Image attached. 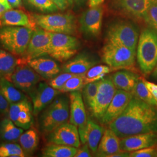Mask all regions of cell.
Listing matches in <instances>:
<instances>
[{"label":"cell","mask_w":157,"mask_h":157,"mask_svg":"<svg viewBox=\"0 0 157 157\" xmlns=\"http://www.w3.org/2000/svg\"><path fill=\"white\" fill-rule=\"evenodd\" d=\"M109 128L120 139L157 132V109L133 96L122 114L109 124Z\"/></svg>","instance_id":"6da1fadb"},{"label":"cell","mask_w":157,"mask_h":157,"mask_svg":"<svg viewBox=\"0 0 157 157\" xmlns=\"http://www.w3.org/2000/svg\"><path fill=\"white\" fill-rule=\"evenodd\" d=\"M139 67L144 76L151 74L157 63V31L143 29L139 36L136 50Z\"/></svg>","instance_id":"7a4b0ae2"},{"label":"cell","mask_w":157,"mask_h":157,"mask_svg":"<svg viewBox=\"0 0 157 157\" xmlns=\"http://www.w3.org/2000/svg\"><path fill=\"white\" fill-rule=\"evenodd\" d=\"M33 30L22 26L0 27V45L15 56L25 53Z\"/></svg>","instance_id":"3957f363"},{"label":"cell","mask_w":157,"mask_h":157,"mask_svg":"<svg viewBox=\"0 0 157 157\" xmlns=\"http://www.w3.org/2000/svg\"><path fill=\"white\" fill-rule=\"evenodd\" d=\"M69 101L65 97H59L52 101L43 112L40 118V128L50 133L69 118Z\"/></svg>","instance_id":"277c9868"},{"label":"cell","mask_w":157,"mask_h":157,"mask_svg":"<svg viewBox=\"0 0 157 157\" xmlns=\"http://www.w3.org/2000/svg\"><path fill=\"white\" fill-rule=\"evenodd\" d=\"M36 25L47 32L73 35L76 33V18L71 13L33 14Z\"/></svg>","instance_id":"5b68a950"},{"label":"cell","mask_w":157,"mask_h":157,"mask_svg":"<svg viewBox=\"0 0 157 157\" xmlns=\"http://www.w3.org/2000/svg\"><path fill=\"white\" fill-rule=\"evenodd\" d=\"M101 53L102 61L114 69L131 68L135 66L136 50L122 45L106 43Z\"/></svg>","instance_id":"8992f818"},{"label":"cell","mask_w":157,"mask_h":157,"mask_svg":"<svg viewBox=\"0 0 157 157\" xmlns=\"http://www.w3.org/2000/svg\"><path fill=\"white\" fill-rule=\"evenodd\" d=\"M139 38L138 29L130 23L121 21L112 24L107 30V43L136 50Z\"/></svg>","instance_id":"52a82bcc"},{"label":"cell","mask_w":157,"mask_h":157,"mask_svg":"<svg viewBox=\"0 0 157 157\" xmlns=\"http://www.w3.org/2000/svg\"><path fill=\"white\" fill-rule=\"evenodd\" d=\"M48 55L59 62L67 61L78 52L80 43L72 35L50 32Z\"/></svg>","instance_id":"ba28073f"},{"label":"cell","mask_w":157,"mask_h":157,"mask_svg":"<svg viewBox=\"0 0 157 157\" xmlns=\"http://www.w3.org/2000/svg\"><path fill=\"white\" fill-rule=\"evenodd\" d=\"M41 78L26 59H19L14 71L7 79L17 88L29 94L39 83Z\"/></svg>","instance_id":"9c48e42d"},{"label":"cell","mask_w":157,"mask_h":157,"mask_svg":"<svg viewBox=\"0 0 157 157\" xmlns=\"http://www.w3.org/2000/svg\"><path fill=\"white\" fill-rule=\"evenodd\" d=\"M117 90L111 76L104 77L100 80L97 93L90 109L94 118L101 121Z\"/></svg>","instance_id":"30bf717a"},{"label":"cell","mask_w":157,"mask_h":157,"mask_svg":"<svg viewBox=\"0 0 157 157\" xmlns=\"http://www.w3.org/2000/svg\"><path fill=\"white\" fill-rule=\"evenodd\" d=\"M50 43V32L41 28H36L33 30L28 48L25 52V59L29 61L34 58L48 55Z\"/></svg>","instance_id":"8fae6325"},{"label":"cell","mask_w":157,"mask_h":157,"mask_svg":"<svg viewBox=\"0 0 157 157\" xmlns=\"http://www.w3.org/2000/svg\"><path fill=\"white\" fill-rule=\"evenodd\" d=\"M50 143L78 148L80 140L78 127L71 123L62 124L50 133Z\"/></svg>","instance_id":"7c38bea8"},{"label":"cell","mask_w":157,"mask_h":157,"mask_svg":"<svg viewBox=\"0 0 157 157\" xmlns=\"http://www.w3.org/2000/svg\"><path fill=\"white\" fill-rule=\"evenodd\" d=\"M61 92L45 82H40L36 88L29 93L32 100L33 115H37L54 101Z\"/></svg>","instance_id":"4fadbf2b"},{"label":"cell","mask_w":157,"mask_h":157,"mask_svg":"<svg viewBox=\"0 0 157 157\" xmlns=\"http://www.w3.org/2000/svg\"><path fill=\"white\" fill-rule=\"evenodd\" d=\"M33 105L28 99L10 105L9 118L17 126L24 130L31 128L33 123Z\"/></svg>","instance_id":"5bb4252c"},{"label":"cell","mask_w":157,"mask_h":157,"mask_svg":"<svg viewBox=\"0 0 157 157\" xmlns=\"http://www.w3.org/2000/svg\"><path fill=\"white\" fill-rule=\"evenodd\" d=\"M102 17L103 10L101 6L90 7L80 18L82 31L92 37L98 36L101 32Z\"/></svg>","instance_id":"9a60e30c"},{"label":"cell","mask_w":157,"mask_h":157,"mask_svg":"<svg viewBox=\"0 0 157 157\" xmlns=\"http://www.w3.org/2000/svg\"><path fill=\"white\" fill-rule=\"evenodd\" d=\"M157 145V132H150L130 136L120 139L121 151L133 152Z\"/></svg>","instance_id":"2e32d148"},{"label":"cell","mask_w":157,"mask_h":157,"mask_svg":"<svg viewBox=\"0 0 157 157\" xmlns=\"http://www.w3.org/2000/svg\"><path fill=\"white\" fill-rule=\"evenodd\" d=\"M133 97V95L130 92L117 90L112 101L101 120V123L109 124L118 118L128 105Z\"/></svg>","instance_id":"e0dca14e"},{"label":"cell","mask_w":157,"mask_h":157,"mask_svg":"<svg viewBox=\"0 0 157 157\" xmlns=\"http://www.w3.org/2000/svg\"><path fill=\"white\" fill-rule=\"evenodd\" d=\"M157 0H113V6L124 14L143 19L148 9Z\"/></svg>","instance_id":"ac0fdd59"},{"label":"cell","mask_w":157,"mask_h":157,"mask_svg":"<svg viewBox=\"0 0 157 157\" xmlns=\"http://www.w3.org/2000/svg\"><path fill=\"white\" fill-rule=\"evenodd\" d=\"M80 140L83 144H87L93 154L96 153L104 129L91 119H87V123L83 126L78 128Z\"/></svg>","instance_id":"d6986e66"},{"label":"cell","mask_w":157,"mask_h":157,"mask_svg":"<svg viewBox=\"0 0 157 157\" xmlns=\"http://www.w3.org/2000/svg\"><path fill=\"white\" fill-rule=\"evenodd\" d=\"M37 26L32 16L19 10H8L0 19V27L22 26L34 30Z\"/></svg>","instance_id":"ffe728a7"},{"label":"cell","mask_w":157,"mask_h":157,"mask_svg":"<svg viewBox=\"0 0 157 157\" xmlns=\"http://www.w3.org/2000/svg\"><path fill=\"white\" fill-rule=\"evenodd\" d=\"M70 98L69 122L80 128L87 123L86 116L83 96L79 91L71 92Z\"/></svg>","instance_id":"44dd1931"},{"label":"cell","mask_w":157,"mask_h":157,"mask_svg":"<svg viewBox=\"0 0 157 157\" xmlns=\"http://www.w3.org/2000/svg\"><path fill=\"white\" fill-rule=\"evenodd\" d=\"M29 65L39 75L45 79H51L58 75L61 69L54 60L41 56L28 61Z\"/></svg>","instance_id":"7402d4cb"},{"label":"cell","mask_w":157,"mask_h":157,"mask_svg":"<svg viewBox=\"0 0 157 157\" xmlns=\"http://www.w3.org/2000/svg\"><path fill=\"white\" fill-rule=\"evenodd\" d=\"M120 138L111 129H105L101 137L95 156L111 157L112 155L121 151L119 146Z\"/></svg>","instance_id":"603a6c76"},{"label":"cell","mask_w":157,"mask_h":157,"mask_svg":"<svg viewBox=\"0 0 157 157\" xmlns=\"http://www.w3.org/2000/svg\"><path fill=\"white\" fill-rule=\"evenodd\" d=\"M97 62L86 54H79L66 62L62 67L64 72L74 75H84Z\"/></svg>","instance_id":"cb8c5ba5"},{"label":"cell","mask_w":157,"mask_h":157,"mask_svg":"<svg viewBox=\"0 0 157 157\" xmlns=\"http://www.w3.org/2000/svg\"><path fill=\"white\" fill-rule=\"evenodd\" d=\"M111 78L117 89L131 93L140 78V76L132 72L122 71L112 74Z\"/></svg>","instance_id":"d4e9b609"},{"label":"cell","mask_w":157,"mask_h":157,"mask_svg":"<svg viewBox=\"0 0 157 157\" xmlns=\"http://www.w3.org/2000/svg\"><path fill=\"white\" fill-rule=\"evenodd\" d=\"M0 91L11 104L24 100L28 99V97L6 78H0Z\"/></svg>","instance_id":"484cf974"},{"label":"cell","mask_w":157,"mask_h":157,"mask_svg":"<svg viewBox=\"0 0 157 157\" xmlns=\"http://www.w3.org/2000/svg\"><path fill=\"white\" fill-rule=\"evenodd\" d=\"M23 130L17 126L10 118H6L0 122V138L6 141H17L24 132Z\"/></svg>","instance_id":"4316f807"},{"label":"cell","mask_w":157,"mask_h":157,"mask_svg":"<svg viewBox=\"0 0 157 157\" xmlns=\"http://www.w3.org/2000/svg\"><path fill=\"white\" fill-rule=\"evenodd\" d=\"M18 141L23 150L28 155L37 149L39 144V136L36 129L30 128L23 133Z\"/></svg>","instance_id":"83f0119b"},{"label":"cell","mask_w":157,"mask_h":157,"mask_svg":"<svg viewBox=\"0 0 157 157\" xmlns=\"http://www.w3.org/2000/svg\"><path fill=\"white\" fill-rule=\"evenodd\" d=\"M19 60L11 52L0 49V78H8L14 71Z\"/></svg>","instance_id":"f1b7e54d"},{"label":"cell","mask_w":157,"mask_h":157,"mask_svg":"<svg viewBox=\"0 0 157 157\" xmlns=\"http://www.w3.org/2000/svg\"><path fill=\"white\" fill-rule=\"evenodd\" d=\"M78 148L51 143L43 150V156L45 157H75Z\"/></svg>","instance_id":"f546056e"},{"label":"cell","mask_w":157,"mask_h":157,"mask_svg":"<svg viewBox=\"0 0 157 157\" xmlns=\"http://www.w3.org/2000/svg\"><path fill=\"white\" fill-rule=\"evenodd\" d=\"M131 93L134 97L145 102L147 104L157 107V102L150 91L147 87L144 82L143 78L140 77Z\"/></svg>","instance_id":"4dcf8cb0"},{"label":"cell","mask_w":157,"mask_h":157,"mask_svg":"<svg viewBox=\"0 0 157 157\" xmlns=\"http://www.w3.org/2000/svg\"><path fill=\"white\" fill-rule=\"evenodd\" d=\"M112 68L105 65L94 66L84 75V85L91 82L100 80L111 72Z\"/></svg>","instance_id":"1f68e13d"},{"label":"cell","mask_w":157,"mask_h":157,"mask_svg":"<svg viewBox=\"0 0 157 157\" xmlns=\"http://www.w3.org/2000/svg\"><path fill=\"white\" fill-rule=\"evenodd\" d=\"M28 156L20 144L13 143L0 144V157H24Z\"/></svg>","instance_id":"d6a6232c"},{"label":"cell","mask_w":157,"mask_h":157,"mask_svg":"<svg viewBox=\"0 0 157 157\" xmlns=\"http://www.w3.org/2000/svg\"><path fill=\"white\" fill-rule=\"evenodd\" d=\"M34 8L44 13H50L58 11L59 9L52 0H25Z\"/></svg>","instance_id":"836d02e7"},{"label":"cell","mask_w":157,"mask_h":157,"mask_svg":"<svg viewBox=\"0 0 157 157\" xmlns=\"http://www.w3.org/2000/svg\"><path fill=\"white\" fill-rule=\"evenodd\" d=\"M84 75H75L68 79L59 91L61 93H68L79 91L84 87Z\"/></svg>","instance_id":"e575fe53"},{"label":"cell","mask_w":157,"mask_h":157,"mask_svg":"<svg viewBox=\"0 0 157 157\" xmlns=\"http://www.w3.org/2000/svg\"><path fill=\"white\" fill-rule=\"evenodd\" d=\"M100 83V80L91 82L84 85L83 87V96L84 100L89 109L95 99Z\"/></svg>","instance_id":"d590c367"},{"label":"cell","mask_w":157,"mask_h":157,"mask_svg":"<svg viewBox=\"0 0 157 157\" xmlns=\"http://www.w3.org/2000/svg\"><path fill=\"white\" fill-rule=\"evenodd\" d=\"M143 20L149 28L157 31V2L152 5L148 9Z\"/></svg>","instance_id":"8d00e7d4"},{"label":"cell","mask_w":157,"mask_h":157,"mask_svg":"<svg viewBox=\"0 0 157 157\" xmlns=\"http://www.w3.org/2000/svg\"><path fill=\"white\" fill-rule=\"evenodd\" d=\"M74 75H75L72 73L63 72L56 75L53 78H51L48 82V84L52 88L59 91L63 86L67 82V80L72 78Z\"/></svg>","instance_id":"74e56055"},{"label":"cell","mask_w":157,"mask_h":157,"mask_svg":"<svg viewBox=\"0 0 157 157\" xmlns=\"http://www.w3.org/2000/svg\"><path fill=\"white\" fill-rule=\"evenodd\" d=\"M130 157H157V145L130 152Z\"/></svg>","instance_id":"f35d334b"},{"label":"cell","mask_w":157,"mask_h":157,"mask_svg":"<svg viewBox=\"0 0 157 157\" xmlns=\"http://www.w3.org/2000/svg\"><path fill=\"white\" fill-rule=\"evenodd\" d=\"M10 104L0 91V115L9 112Z\"/></svg>","instance_id":"ab89813d"},{"label":"cell","mask_w":157,"mask_h":157,"mask_svg":"<svg viewBox=\"0 0 157 157\" xmlns=\"http://www.w3.org/2000/svg\"><path fill=\"white\" fill-rule=\"evenodd\" d=\"M89 147L87 144H84L83 146L78 149L77 152L75 157H91Z\"/></svg>","instance_id":"60d3db41"},{"label":"cell","mask_w":157,"mask_h":157,"mask_svg":"<svg viewBox=\"0 0 157 157\" xmlns=\"http://www.w3.org/2000/svg\"><path fill=\"white\" fill-rule=\"evenodd\" d=\"M144 82L146 84L147 87L148 88V89L150 91V92L154 96V98L157 102V84L148 82L144 78Z\"/></svg>","instance_id":"b9f144b4"},{"label":"cell","mask_w":157,"mask_h":157,"mask_svg":"<svg viewBox=\"0 0 157 157\" xmlns=\"http://www.w3.org/2000/svg\"><path fill=\"white\" fill-rule=\"evenodd\" d=\"M12 9L7 0H0V19L6 11Z\"/></svg>","instance_id":"7bdbcfd3"},{"label":"cell","mask_w":157,"mask_h":157,"mask_svg":"<svg viewBox=\"0 0 157 157\" xmlns=\"http://www.w3.org/2000/svg\"><path fill=\"white\" fill-rule=\"evenodd\" d=\"M60 10L64 11L69 6L67 0H52Z\"/></svg>","instance_id":"ee69618b"},{"label":"cell","mask_w":157,"mask_h":157,"mask_svg":"<svg viewBox=\"0 0 157 157\" xmlns=\"http://www.w3.org/2000/svg\"><path fill=\"white\" fill-rule=\"evenodd\" d=\"M12 8H20L22 5V0H7Z\"/></svg>","instance_id":"f6af8a7d"},{"label":"cell","mask_w":157,"mask_h":157,"mask_svg":"<svg viewBox=\"0 0 157 157\" xmlns=\"http://www.w3.org/2000/svg\"><path fill=\"white\" fill-rule=\"evenodd\" d=\"M105 0H89V6L94 7L96 6H101Z\"/></svg>","instance_id":"bcb514c9"},{"label":"cell","mask_w":157,"mask_h":157,"mask_svg":"<svg viewBox=\"0 0 157 157\" xmlns=\"http://www.w3.org/2000/svg\"><path fill=\"white\" fill-rule=\"evenodd\" d=\"M151 76L153 78L157 79V63L152 72Z\"/></svg>","instance_id":"7dc6e473"},{"label":"cell","mask_w":157,"mask_h":157,"mask_svg":"<svg viewBox=\"0 0 157 157\" xmlns=\"http://www.w3.org/2000/svg\"><path fill=\"white\" fill-rule=\"evenodd\" d=\"M67 3L69 6H72L73 4V0H67Z\"/></svg>","instance_id":"c3c4849f"},{"label":"cell","mask_w":157,"mask_h":157,"mask_svg":"<svg viewBox=\"0 0 157 157\" xmlns=\"http://www.w3.org/2000/svg\"><path fill=\"white\" fill-rule=\"evenodd\" d=\"M76 3H77V4H79V3H80V2H82V1H83V0H73Z\"/></svg>","instance_id":"681fc988"}]
</instances>
